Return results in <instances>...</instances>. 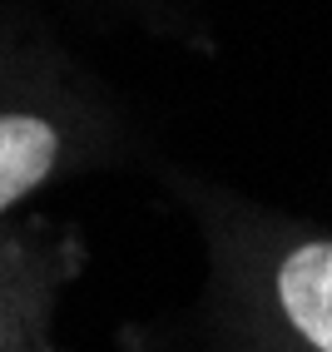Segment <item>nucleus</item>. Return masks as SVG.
Here are the masks:
<instances>
[{
    "mask_svg": "<svg viewBox=\"0 0 332 352\" xmlns=\"http://www.w3.org/2000/svg\"><path fill=\"white\" fill-rule=\"evenodd\" d=\"M199 219L243 352H332V223L233 189H208Z\"/></svg>",
    "mask_w": 332,
    "mask_h": 352,
    "instance_id": "obj_1",
    "label": "nucleus"
},
{
    "mask_svg": "<svg viewBox=\"0 0 332 352\" xmlns=\"http://www.w3.org/2000/svg\"><path fill=\"white\" fill-rule=\"evenodd\" d=\"M75 139L40 104H0V214L60 174Z\"/></svg>",
    "mask_w": 332,
    "mask_h": 352,
    "instance_id": "obj_2",
    "label": "nucleus"
},
{
    "mask_svg": "<svg viewBox=\"0 0 332 352\" xmlns=\"http://www.w3.org/2000/svg\"><path fill=\"white\" fill-rule=\"evenodd\" d=\"M0 333H5V322H0Z\"/></svg>",
    "mask_w": 332,
    "mask_h": 352,
    "instance_id": "obj_3",
    "label": "nucleus"
}]
</instances>
